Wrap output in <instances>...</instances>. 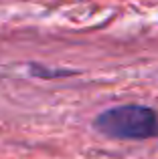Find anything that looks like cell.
<instances>
[{"mask_svg":"<svg viewBox=\"0 0 158 159\" xmlns=\"http://www.w3.org/2000/svg\"><path fill=\"white\" fill-rule=\"evenodd\" d=\"M93 127L111 139H152L158 137V111L146 105L111 107L95 117Z\"/></svg>","mask_w":158,"mask_h":159,"instance_id":"cell-1","label":"cell"}]
</instances>
